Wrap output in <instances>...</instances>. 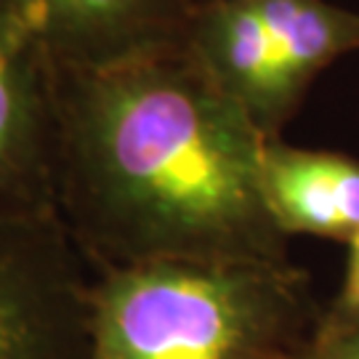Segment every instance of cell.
<instances>
[{
  "instance_id": "8",
  "label": "cell",
  "mask_w": 359,
  "mask_h": 359,
  "mask_svg": "<svg viewBox=\"0 0 359 359\" xmlns=\"http://www.w3.org/2000/svg\"><path fill=\"white\" fill-rule=\"evenodd\" d=\"M346 269L344 280L330 306L320 314L314 327L322 330H346V327H359V231L346 243Z\"/></svg>"
},
{
  "instance_id": "5",
  "label": "cell",
  "mask_w": 359,
  "mask_h": 359,
  "mask_svg": "<svg viewBox=\"0 0 359 359\" xmlns=\"http://www.w3.org/2000/svg\"><path fill=\"white\" fill-rule=\"evenodd\" d=\"M197 0H0L53 72H93L184 46Z\"/></svg>"
},
{
  "instance_id": "3",
  "label": "cell",
  "mask_w": 359,
  "mask_h": 359,
  "mask_svg": "<svg viewBox=\"0 0 359 359\" xmlns=\"http://www.w3.org/2000/svg\"><path fill=\"white\" fill-rule=\"evenodd\" d=\"M181 48L277 139L311 83L359 51V11L333 0H197Z\"/></svg>"
},
{
  "instance_id": "7",
  "label": "cell",
  "mask_w": 359,
  "mask_h": 359,
  "mask_svg": "<svg viewBox=\"0 0 359 359\" xmlns=\"http://www.w3.org/2000/svg\"><path fill=\"white\" fill-rule=\"evenodd\" d=\"M261 187L285 237L346 245L359 231V160L351 154L266 139Z\"/></svg>"
},
{
  "instance_id": "1",
  "label": "cell",
  "mask_w": 359,
  "mask_h": 359,
  "mask_svg": "<svg viewBox=\"0 0 359 359\" xmlns=\"http://www.w3.org/2000/svg\"><path fill=\"white\" fill-rule=\"evenodd\" d=\"M266 136L184 48L56 72V216L93 271L152 261H287Z\"/></svg>"
},
{
  "instance_id": "2",
  "label": "cell",
  "mask_w": 359,
  "mask_h": 359,
  "mask_svg": "<svg viewBox=\"0 0 359 359\" xmlns=\"http://www.w3.org/2000/svg\"><path fill=\"white\" fill-rule=\"evenodd\" d=\"M320 314L293 261L96 269L88 359H290Z\"/></svg>"
},
{
  "instance_id": "4",
  "label": "cell",
  "mask_w": 359,
  "mask_h": 359,
  "mask_svg": "<svg viewBox=\"0 0 359 359\" xmlns=\"http://www.w3.org/2000/svg\"><path fill=\"white\" fill-rule=\"evenodd\" d=\"M88 266L59 216L0 210V359H88Z\"/></svg>"
},
{
  "instance_id": "6",
  "label": "cell",
  "mask_w": 359,
  "mask_h": 359,
  "mask_svg": "<svg viewBox=\"0 0 359 359\" xmlns=\"http://www.w3.org/2000/svg\"><path fill=\"white\" fill-rule=\"evenodd\" d=\"M56 72L0 8V210L56 216Z\"/></svg>"
},
{
  "instance_id": "9",
  "label": "cell",
  "mask_w": 359,
  "mask_h": 359,
  "mask_svg": "<svg viewBox=\"0 0 359 359\" xmlns=\"http://www.w3.org/2000/svg\"><path fill=\"white\" fill-rule=\"evenodd\" d=\"M290 359H359V327H346V330L314 327Z\"/></svg>"
}]
</instances>
